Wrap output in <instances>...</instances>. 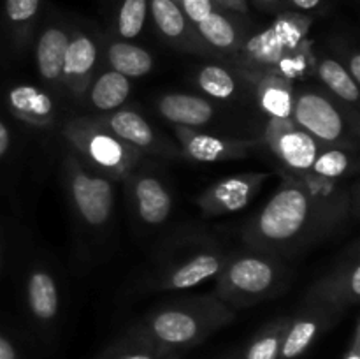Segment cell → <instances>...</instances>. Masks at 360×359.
Masks as SVG:
<instances>
[{
    "mask_svg": "<svg viewBox=\"0 0 360 359\" xmlns=\"http://www.w3.org/2000/svg\"><path fill=\"white\" fill-rule=\"evenodd\" d=\"M347 222L283 176L262 210L243 225L241 239L250 250L288 259L334 236Z\"/></svg>",
    "mask_w": 360,
    "mask_h": 359,
    "instance_id": "cell-1",
    "label": "cell"
},
{
    "mask_svg": "<svg viewBox=\"0 0 360 359\" xmlns=\"http://www.w3.org/2000/svg\"><path fill=\"white\" fill-rule=\"evenodd\" d=\"M234 320L236 310L217 296H193L157 306L132 324L125 336L167 354L199 345Z\"/></svg>",
    "mask_w": 360,
    "mask_h": 359,
    "instance_id": "cell-2",
    "label": "cell"
},
{
    "mask_svg": "<svg viewBox=\"0 0 360 359\" xmlns=\"http://www.w3.org/2000/svg\"><path fill=\"white\" fill-rule=\"evenodd\" d=\"M231 253L206 232L176 234L157 252L143 285L151 292L186 291L217 278Z\"/></svg>",
    "mask_w": 360,
    "mask_h": 359,
    "instance_id": "cell-3",
    "label": "cell"
},
{
    "mask_svg": "<svg viewBox=\"0 0 360 359\" xmlns=\"http://www.w3.org/2000/svg\"><path fill=\"white\" fill-rule=\"evenodd\" d=\"M309 20L281 14L269 28L243 39L231 63L239 73L276 74L295 80L308 69L306 34Z\"/></svg>",
    "mask_w": 360,
    "mask_h": 359,
    "instance_id": "cell-4",
    "label": "cell"
},
{
    "mask_svg": "<svg viewBox=\"0 0 360 359\" xmlns=\"http://www.w3.org/2000/svg\"><path fill=\"white\" fill-rule=\"evenodd\" d=\"M292 278L294 271L285 259L248 248L229 256L211 294L232 310L248 308L283 294Z\"/></svg>",
    "mask_w": 360,
    "mask_h": 359,
    "instance_id": "cell-5",
    "label": "cell"
},
{
    "mask_svg": "<svg viewBox=\"0 0 360 359\" xmlns=\"http://www.w3.org/2000/svg\"><path fill=\"white\" fill-rule=\"evenodd\" d=\"M62 185L79 227L94 238L105 234L115 217V182L88 168L67 146L62 155Z\"/></svg>",
    "mask_w": 360,
    "mask_h": 359,
    "instance_id": "cell-6",
    "label": "cell"
},
{
    "mask_svg": "<svg viewBox=\"0 0 360 359\" xmlns=\"http://www.w3.org/2000/svg\"><path fill=\"white\" fill-rule=\"evenodd\" d=\"M62 136L88 168L111 182H123L127 175L139 168L144 157L139 150L98 125L91 116L67 120L62 125Z\"/></svg>",
    "mask_w": 360,
    "mask_h": 359,
    "instance_id": "cell-7",
    "label": "cell"
},
{
    "mask_svg": "<svg viewBox=\"0 0 360 359\" xmlns=\"http://www.w3.org/2000/svg\"><path fill=\"white\" fill-rule=\"evenodd\" d=\"M292 120L322 144L359 148V113L323 90L295 92Z\"/></svg>",
    "mask_w": 360,
    "mask_h": 359,
    "instance_id": "cell-8",
    "label": "cell"
},
{
    "mask_svg": "<svg viewBox=\"0 0 360 359\" xmlns=\"http://www.w3.org/2000/svg\"><path fill=\"white\" fill-rule=\"evenodd\" d=\"M63 291L51 263L34 259L23 278V308L30 324L39 331H51L58 324Z\"/></svg>",
    "mask_w": 360,
    "mask_h": 359,
    "instance_id": "cell-9",
    "label": "cell"
},
{
    "mask_svg": "<svg viewBox=\"0 0 360 359\" xmlns=\"http://www.w3.org/2000/svg\"><path fill=\"white\" fill-rule=\"evenodd\" d=\"M360 299V248L355 239L350 248L338 259L333 270L320 277L304 296V301L320 303L343 317Z\"/></svg>",
    "mask_w": 360,
    "mask_h": 359,
    "instance_id": "cell-10",
    "label": "cell"
},
{
    "mask_svg": "<svg viewBox=\"0 0 360 359\" xmlns=\"http://www.w3.org/2000/svg\"><path fill=\"white\" fill-rule=\"evenodd\" d=\"M91 118L115 134L116 137L127 143L129 146L136 148L141 153L160 155V157L176 158L181 155V148L176 146L171 139L162 136L141 113L130 108H120L111 113H101L94 115Z\"/></svg>",
    "mask_w": 360,
    "mask_h": 359,
    "instance_id": "cell-11",
    "label": "cell"
},
{
    "mask_svg": "<svg viewBox=\"0 0 360 359\" xmlns=\"http://www.w3.org/2000/svg\"><path fill=\"white\" fill-rule=\"evenodd\" d=\"M130 206L144 227H162L174 210V196L167 182L150 169H134L123 180Z\"/></svg>",
    "mask_w": 360,
    "mask_h": 359,
    "instance_id": "cell-12",
    "label": "cell"
},
{
    "mask_svg": "<svg viewBox=\"0 0 360 359\" xmlns=\"http://www.w3.org/2000/svg\"><path fill=\"white\" fill-rule=\"evenodd\" d=\"M262 143L273 151L285 171H309L323 144L299 129L294 120L269 118Z\"/></svg>",
    "mask_w": 360,
    "mask_h": 359,
    "instance_id": "cell-13",
    "label": "cell"
},
{
    "mask_svg": "<svg viewBox=\"0 0 360 359\" xmlns=\"http://www.w3.org/2000/svg\"><path fill=\"white\" fill-rule=\"evenodd\" d=\"M101 39L79 25H70L69 44L63 60V90L74 101H83L91 80L95 77Z\"/></svg>",
    "mask_w": 360,
    "mask_h": 359,
    "instance_id": "cell-14",
    "label": "cell"
},
{
    "mask_svg": "<svg viewBox=\"0 0 360 359\" xmlns=\"http://www.w3.org/2000/svg\"><path fill=\"white\" fill-rule=\"evenodd\" d=\"M269 178V172H241L221 178L197 197V206L207 217L241 211L252 203Z\"/></svg>",
    "mask_w": 360,
    "mask_h": 359,
    "instance_id": "cell-15",
    "label": "cell"
},
{
    "mask_svg": "<svg viewBox=\"0 0 360 359\" xmlns=\"http://www.w3.org/2000/svg\"><path fill=\"white\" fill-rule=\"evenodd\" d=\"M176 139H178L181 153L197 162H224L238 160L250 157L255 150L262 146V139H239V137L213 136L200 132L197 129L174 125Z\"/></svg>",
    "mask_w": 360,
    "mask_h": 359,
    "instance_id": "cell-16",
    "label": "cell"
},
{
    "mask_svg": "<svg viewBox=\"0 0 360 359\" xmlns=\"http://www.w3.org/2000/svg\"><path fill=\"white\" fill-rule=\"evenodd\" d=\"M148 9L158 34L169 46L190 55L218 58L174 0H148Z\"/></svg>",
    "mask_w": 360,
    "mask_h": 359,
    "instance_id": "cell-17",
    "label": "cell"
},
{
    "mask_svg": "<svg viewBox=\"0 0 360 359\" xmlns=\"http://www.w3.org/2000/svg\"><path fill=\"white\" fill-rule=\"evenodd\" d=\"M341 315L333 312L320 303L304 301L295 315L290 317L283 344H281L280 359H297L304 354L313 341L338 324Z\"/></svg>",
    "mask_w": 360,
    "mask_h": 359,
    "instance_id": "cell-18",
    "label": "cell"
},
{
    "mask_svg": "<svg viewBox=\"0 0 360 359\" xmlns=\"http://www.w3.org/2000/svg\"><path fill=\"white\" fill-rule=\"evenodd\" d=\"M70 25L62 20H48L39 32L34 48L35 67L39 77L48 88L55 92L63 90V60L69 44Z\"/></svg>",
    "mask_w": 360,
    "mask_h": 359,
    "instance_id": "cell-19",
    "label": "cell"
},
{
    "mask_svg": "<svg viewBox=\"0 0 360 359\" xmlns=\"http://www.w3.org/2000/svg\"><path fill=\"white\" fill-rule=\"evenodd\" d=\"M9 111L20 122L35 129H51L58 118L55 99L48 90L35 84H16L7 92Z\"/></svg>",
    "mask_w": 360,
    "mask_h": 359,
    "instance_id": "cell-20",
    "label": "cell"
},
{
    "mask_svg": "<svg viewBox=\"0 0 360 359\" xmlns=\"http://www.w3.org/2000/svg\"><path fill=\"white\" fill-rule=\"evenodd\" d=\"M243 77L252 81L255 90L257 104L267 118L290 120L294 111L295 90L287 77L276 74H248L241 73Z\"/></svg>",
    "mask_w": 360,
    "mask_h": 359,
    "instance_id": "cell-21",
    "label": "cell"
},
{
    "mask_svg": "<svg viewBox=\"0 0 360 359\" xmlns=\"http://www.w3.org/2000/svg\"><path fill=\"white\" fill-rule=\"evenodd\" d=\"M157 109L167 122L176 127L199 129L214 118L213 102L193 94H165L157 101Z\"/></svg>",
    "mask_w": 360,
    "mask_h": 359,
    "instance_id": "cell-22",
    "label": "cell"
},
{
    "mask_svg": "<svg viewBox=\"0 0 360 359\" xmlns=\"http://www.w3.org/2000/svg\"><path fill=\"white\" fill-rule=\"evenodd\" d=\"M195 30L221 62H231L246 37L241 25L221 9H214L206 20L195 25Z\"/></svg>",
    "mask_w": 360,
    "mask_h": 359,
    "instance_id": "cell-23",
    "label": "cell"
},
{
    "mask_svg": "<svg viewBox=\"0 0 360 359\" xmlns=\"http://www.w3.org/2000/svg\"><path fill=\"white\" fill-rule=\"evenodd\" d=\"M132 83L130 77L116 73V70L105 69L98 76L91 80L83 101L90 106L91 109L101 113H111L115 109L123 108V104L129 99Z\"/></svg>",
    "mask_w": 360,
    "mask_h": 359,
    "instance_id": "cell-24",
    "label": "cell"
},
{
    "mask_svg": "<svg viewBox=\"0 0 360 359\" xmlns=\"http://www.w3.org/2000/svg\"><path fill=\"white\" fill-rule=\"evenodd\" d=\"M105 62L109 69L127 77H141L153 69V55L148 49L123 39L105 42Z\"/></svg>",
    "mask_w": 360,
    "mask_h": 359,
    "instance_id": "cell-25",
    "label": "cell"
},
{
    "mask_svg": "<svg viewBox=\"0 0 360 359\" xmlns=\"http://www.w3.org/2000/svg\"><path fill=\"white\" fill-rule=\"evenodd\" d=\"M311 172L322 178L341 182L359 171L357 148L340 146V144H323L322 151L313 162Z\"/></svg>",
    "mask_w": 360,
    "mask_h": 359,
    "instance_id": "cell-26",
    "label": "cell"
},
{
    "mask_svg": "<svg viewBox=\"0 0 360 359\" xmlns=\"http://www.w3.org/2000/svg\"><path fill=\"white\" fill-rule=\"evenodd\" d=\"M316 73H319L322 84L333 97L357 111L360 99L359 84L352 80V76L340 60L322 58L320 62H316Z\"/></svg>",
    "mask_w": 360,
    "mask_h": 359,
    "instance_id": "cell-27",
    "label": "cell"
},
{
    "mask_svg": "<svg viewBox=\"0 0 360 359\" xmlns=\"http://www.w3.org/2000/svg\"><path fill=\"white\" fill-rule=\"evenodd\" d=\"M195 83L207 97L232 101L239 94V80L221 63H204L195 74Z\"/></svg>",
    "mask_w": 360,
    "mask_h": 359,
    "instance_id": "cell-28",
    "label": "cell"
},
{
    "mask_svg": "<svg viewBox=\"0 0 360 359\" xmlns=\"http://www.w3.org/2000/svg\"><path fill=\"white\" fill-rule=\"evenodd\" d=\"M290 317H278L260 327L243 351L241 359H280L281 344L287 333Z\"/></svg>",
    "mask_w": 360,
    "mask_h": 359,
    "instance_id": "cell-29",
    "label": "cell"
},
{
    "mask_svg": "<svg viewBox=\"0 0 360 359\" xmlns=\"http://www.w3.org/2000/svg\"><path fill=\"white\" fill-rule=\"evenodd\" d=\"M42 0H4V14L11 28L14 42L20 48L28 44L35 21L41 13Z\"/></svg>",
    "mask_w": 360,
    "mask_h": 359,
    "instance_id": "cell-30",
    "label": "cell"
},
{
    "mask_svg": "<svg viewBox=\"0 0 360 359\" xmlns=\"http://www.w3.org/2000/svg\"><path fill=\"white\" fill-rule=\"evenodd\" d=\"M148 11V0H122L115 20V32L118 39L130 41L139 37L146 25Z\"/></svg>",
    "mask_w": 360,
    "mask_h": 359,
    "instance_id": "cell-31",
    "label": "cell"
},
{
    "mask_svg": "<svg viewBox=\"0 0 360 359\" xmlns=\"http://www.w3.org/2000/svg\"><path fill=\"white\" fill-rule=\"evenodd\" d=\"M108 359H162L164 352L143 344V341L132 340L123 334L118 341L105 348ZM169 354V352H167Z\"/></svg>",
    "mask_w": 360,
    "mask_h": 359,
    "instance_id": "cell-32",
    "label": "cell"
},
{
    "mask_svg": "<svg viewBox=\"0 0 360 359\" xmlns=\"http://www.w3.org/2000/svg\"><path fill=\"white\" fill-rule=\"evenodd\" d=\"M178 6L193 27L206 20L214 9H220L213 0H178Z\"/></svg>",
    "mask_w": 360,
    "mask_h": 359,
    "instance_id": "cell-33",
    "label": "cell"
},
{
    "mask_svg": "<svg viewBox=\"0 0 360 359\" xmlns=\"http://www.w3.org/2000/svg\"><path fill=\"white\" fill-rule=\"evenodd\" d=\"M345 65V69L348 70V74L352 76V80L355 83H360V53L359 49H350L347 51V56H345V62H341Z\"/></svg>",
    "mask_w": 360,
    "mask_h": 359,
    "instance_id": "cell-34",
    "label": "cell"
},
{
    "mask_svg": "<svg viewBox=\"0 0 360 359\" xmlns=\"http://www.w3.org/2000/svg\"><path fill=\"white\" fill-rule=\"evenodd\" d=\"M221 11L232 14H246L248 13V2L246 0H213Z\"/></svg>",
    "mask_w": 360,
    "mask_h": 359,
    "instance_id": "cell-35",
    "label": "cell"
},
{
    "mask_svg": "<svg viewBox=\"0 0 360 359\" xmlns=\"http://www.w3.org/2000/svg\"><path fill=\"white\" fill-rule=\"evenodd\" d=\"M0 359H21L16 345L4 334H0Z\"/></svg>",
    "mask_w": 360,
    "mask_h": 359,
    "instance_id": "cell-36",
    "label": "cell"
},
{
    "mask_svg": "<svg viewBox=\"0 0 360 359\" xmlns=\"http://www.w3.org/2000/svg\"><path fill=\"white\" fill-rule=\"evenodd\" d=\"M343 359H360V319L355 320L350 347H348L347 354H345Z\"/></svg>",
    "mask_w": 360,
    "mask_h": 359,
    "instance_id": "cell-37",
    "label": "cell"
},
{
    "mask_svg": "<svg viewBox=\"0 0 360 359\" xmlns=\"http://www.w3.org/2000/svg\"><path fill=\"white\" fill-rule=\"evenodd\" d=\"M11 148V132L6 123L0 120V158L6 157Z\"/></svg>",
    "mask_w": 360,
    "mask_h": 359,
    "instance_id": "cell-38",
    "label": "cell"
},
{
    "mask_svg": "<svg viewBox=\"0 0 360 359\" xmlns=\"http://www.w3.org/2000/svg\"><path fill=\"white\" fill-rule=\"evenodd\" d=\"M292 6L297 11H302V13H309V11H315L322 6V0H290Z\"/></svg>",
    "mask_w": 360,
    "mask_h": 359,
    "instance_id": "cell-39",
    "label": "cell"
},
{
    "mask_svg": "<svg viewBox=\"0 0 360 359\" xmlns=\"http://www.w3.org/2000/svg\"><path fill=\"white\" fill-rule=\"evenodd\" d=\"M253 4H255L259 9L267 11V13H274V11L280 9L283 0H253Z\"/></svg>",
    "mask_w": 360,
    "mask_h": 359,
    "instance_id": "cell-40",
    "label": "cell"
},
{
    "mask_svg": "<svg viewBox=\"0 0 360 359\" xmlns=\"http://www.w3.org/2000/svg\"><path fill=\"white\" fill-rule=\"evenodd\" d=\"M162 359H179V355L178 352H169V354H165Z\"/></svg>",
    "mask_w": 360,
    "mask_h": 359,
    "instance_id": "cell-41",
    "label": "cell"
},
{
    "mask_svg": "<svg viewBox=\"0 0 360 359\" xmlns=\"http://www.w3.org/2000/svg\"><path fill=\"white\" fill-rule=\"evenodd\" d=\"M2 252H4V246H2V238H0V266H2Z\"/></svg>",
    "mask_w": 360,
    "mask_h": 359,
    "instance_id": "cell-42",
    "label": "cell"
},
{
    "mask_svg": "<svg viewBox=\"0 0 360 359\" xmlns=\"http://www.w3.org/2000/svg\"><path fill=\"white\" fill-rule=\"evenodd\" d=\"M97 359H108V354H105V351L104 352H102V354L101 355H98V358Z\"/></svg>",
    "mask_w": 360,
    "mask_h": 359,
    "instance_id": "cell-43",
    "label": "cell"
},
{
    "mask_svg": "<svg viewBox=\"0 0 360 359\" xmlns=\"http://www.w3.org/2000/svg\"><path fill=\"white\" fill-rule=\"evenodd\" d=\"M174 2H176V4H178V0H174Z\"/></svg>",
    "mask_w": 360,
    "mask_h": 359,
    "instance_id": "cell-44",
    "label": "cell"
}]
</instances>
